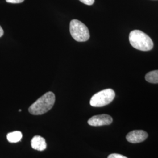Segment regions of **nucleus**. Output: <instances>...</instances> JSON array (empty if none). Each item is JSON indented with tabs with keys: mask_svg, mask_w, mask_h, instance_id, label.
Segmentation results:
<instances>
[{
	"mask_svg": "<svg viewBox=\"0 0 158 158\" xmlns=\"http://www.w3.org/2000/svg\"><path fill=\"white\" fill-rule=\"evenodd\" d=\"M55 102L53 93L49 91L41 96L29 108V112L32 115H38L47 113L53 107Z\"/></svg>",
	"mask_w": 158,
	"mask_h": 158,
	"instance_id": "f257e3e1",
	"label": "nucleus"
},
{
	"mask_svg": "<svg viewBox=\"0 0 158 158\" xmlns=\"http://www.w3.org/2000/svg\"><path fill=\"white\" fill-rule=\"evenodd\" d=\"M129 40L132 46L139 51H151L153 47L151 38L139 30L131 31L129 35Z\"/></svg>",
	"mask_w": 158,
	"mask_h": 158,
	"instance_id": "f03ea898",
	"label": "nucleus"
},
{
	"mask_svg": "<svg viewBox=\"0 0 158 158\" xmlns=\"http://www.w3.org/2000/svg\"><path fill=\"white\" fill-rule=\"evenodd\" d=\"M70 32L74 40L77 42H85L90 38L88 28L77 19H73L70 23Z\"/></svg>",
	"mask_w": 158,
	"mask_h": 158,
	"instance_id": "7ed1b4c3",
	"label": "nucleus"
},
{
	"mask_svg": "<svg viewBox=\"0 0 158 158\" xmlns=\"http://www.w3.org/2000/svg\"><path fill=\"white\" fill-rule=\"evenodd\" d=\"M115 96L113 89H107L100 91L92 96L90 104L92 107H102L113 102Z\"/></svg>",
	"mask_w": 158,
	"mask_h": 158,
	"instance_id": "20e7f679",
	"label": "nucleus"
},
{
	"mask_svg": "<svg viewBox=\"0 0 158 158\" xmlns=\"http://www.w3.org/2000/svg\"><path fill=\"white\" fill-rule=\"evenodd\" d=\"M113 123L112 117L107 114L97 115L89 119L88 124L93 127L108 125Z\"/></svg>",
	"mask_w": 158,
	"mask_h": 158,
	"instance_id": "39448f33",
	"label": "nucleus"
},
{
	"mask_svg": "<svg viewBox=\"0 0 158 158\" xmlns=\"http://www.w3.org/2000/svg\"><path fill=\"white\" fill-rule=\"evenodd\" d=\"M148 136V133L143 130H134L127 135L126 139L130 143H138L144 141Z\"/></svg>",
	"mask_w": 158,
	"mask_h": 158,
	"instance_id": "423d86ee",
	"label": "nucleus"
},
{
	"mask_svg": "<svg viewBox=\"0 0 158 158\" xmlns=\"http://www.w3.org/2000/svg\"><path fill=\"white\" fill-rule=\"evenodd\" d=\"M31 147L35 150L43 151L45 150L47 144L45 139L40 135H36L33 137L31 140Z\"/></svg>",
	"mask_w": 158,
	"mask_h": 158,
	"instance_id": "0eeeda50",
	"label": "nucleus"
},
{
	"mask_svg": "<svg viewBox=\"0 0 158 158\" xmlns=\"http://www.w3.org/2000/svg\"><path fill=\"white\" fill-rule=\"evenodd\" d=\"M23 137V134L20 131H14L7 134L6 138L10 143H17L20 141Z\"/></svg>",
	"mask_w": 158,
	"mask_h": 158,
	"instance_id": "6e6552de",
	"label": "nucleus"
},
{
	"mask_svg": "<svg viewBox=\"0 0 158 158\" xmlns=\"http://www.w3.org/2000/svg\"><path fill=\"white\" fill-rule=\"evenodd\" d=\"M145 80L149 83L153 84H158V70L151 71L148 73L145 76Z\"/></svg>",
	"mask_w": 158,
	"mask_h": 158,
	"instance_id": "1a4fd4ad",
	"label": "nucleus"
},
{
	"mask_svg": "<svg viewBox=\"0 0 158 158\" xmlns=\"http://www.w3.org/2000/svg\"><path fill=\"white\" fill-rule=\"evenodd\" d=\"M108 158H128L126 156H125L121 154H118V153H112L110 154L108 156Z\"/></svg>",
	"mask_w": 158,
	"mask_h": 158,
	"instance_id": "9d476101",
	"label": "nucleus"
},
{
	"mask_svg": "<svg viewBox=\"0 0 158 158\" xmlns=\"http://www.w3.org/2000/svg\"><path fill=\"white\" fill-rule=\"evenodd\" d=\"M79 1H80L81 2L87 6H91L94 2V0H79Z\"/></svg>",
	"mask_w": 158,
	"mask_h": 158,
	"instance_id": "9b49d317",
	"label": "nucleus"
},
{
	"mask_svg": "<svg viewBox=\"0 0 158 158\" xmlns=\"http://www.w3.org/2000/svg\"><path fill=\"white\" fill-rule=\"evenodd\" d=\"M24 0H6V1L8 3L11 4H19L23 2Z\"/></svg>",
	"mask_w": 158,
	"mask_h": 158,
	"instance_id": "f8f14e48",
	"label": "nucleus"
},
{
	"mask_svg": "<svg viewBox=\"0 0 158 158\" xmlns=\"http://www.w3.org/2000/svg\"><path fill=\"white\" fill-rule=\"evenodd\" d=\"M3 34H4V31L2 28V27L0 26V38L3 35Z\"/></svg>",
	"mask_w": 158,
	"mask_h": 158,
	"instance_id": "ddd939ff",
	"label": "nucleus"
}]
</instances>
